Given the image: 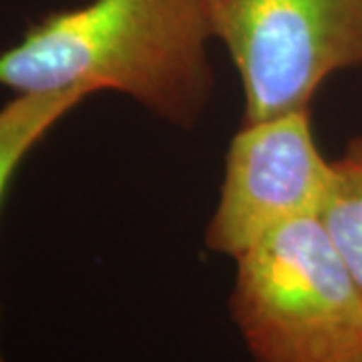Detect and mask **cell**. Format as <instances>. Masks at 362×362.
<instances>
[{
    "label": "cell",
    "instance_id": "6da1fadb",
    "mask_svg": "<svg viewBox=\"0 0 362 362\" xmlns=\"http://www.w3.org/2000/svg\"><path fill=\"white\" fill-rule=\"evenodd\" d=\"M204 0H89L42 16L0 52V85L25 93L115 90L194 129L214 97Z\"/></svg>",
    "mask_w": 362,
    "mask_h": 362
},
{
    "label": "cell",
    "instance_id": "7a4b0ae2",
    "mask_svg": "<svg viewBox=\"0 0 362 362\" xmlns=\"http://www.w3.org/2000/svg\"><path fill=\"white\" fill-rule=\"evenodd\" d=\"M228 306L254 362H362V290L320 218L238 256Z\"/></svg>",
    "mask_w": 362,
    "mask_h": 362
},
{
    "label": "cell",
    "instance_id": "3957f363",
    "mask_svg": "<svg viewBox=\"0 0 362 362\" xmlns=\"http://www.w3.org/2000/svg\"><path fill=\"white\" fill-rule=\"evenodd\" d=\"M244 93V119L310 109L332 75L362 66V0H204Z\"/></svg>",
    "mask_w": 362,
    "mask_h": 362
},
{
    "label": "cell",
    "instance_id": "277c9868",
    "mask_svg": "<svg viewBox=\"0 0 362 362\" xmlns=\"http://www.w3.org/2000/svg\"><path fill=\"white\" fill-rule=\"evenodd\" d=\"M332 181L310 109L242 121L226 151L220 199L206 247L238 258L286 223L318 218Z\"/></svg>",
    "mask_w": 362,
    "mask_h": 362
},
{
    "label": "cell",
    "instance_id": "5b68a950",
    "mask_svg": "<svg viewBox=\"0 0 362 362\" xmlns=\"http://www.w3.org/2000/svg\"><path fill=\"white\" fill-rule=\"evenodd\" d=\"M89 97L83 89L25 93L0 109V206L23 159L63 117ZM0 362H6L2 349Z\"/></svg>",
    "mask_w": 362,
    "mask_h": 362
},
{
    "label": "cell",
    "instance_id": "8992f818",
    "mask_svg": "<svg viewBox=\"0 0 362 362\" xmlns=\"http://www.w3.org/2000/svg\"><path fill=\"white\" fill-rule=\"evenodd\" d=\"M320 221L362 290V137L332 161V181Z\"/></svg>",
    "mask_w": 362,
    "mask_h": 362
}]
</instances>
